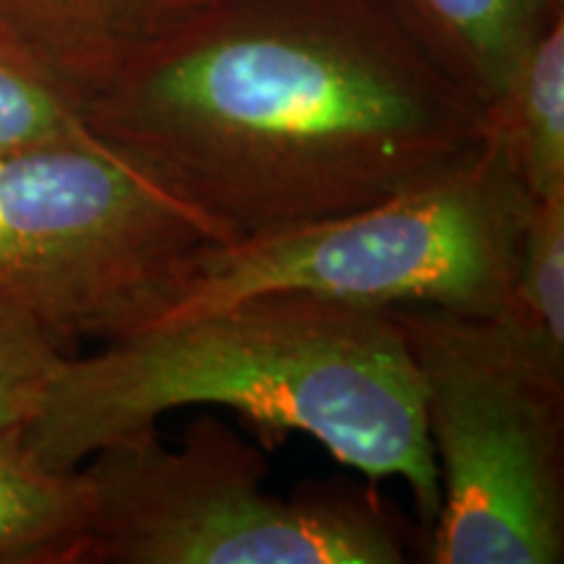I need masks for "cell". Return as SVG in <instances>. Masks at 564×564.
<instances>
[{
	"mask_svg": "<svg viewBox=\"0 0 564 564\" xmlns=\"http://www.w3.org/2000/svg\"><path fill=\"white\" fill-rule=\"evenodd\" d=\"M215 225L100 139L0 158V295L70 345L150 322Z\"/></svg>",
	"mask_w": 564,
	"mask_h": 564,
	"instance_id": "cell-6",
	"label": "cell"
},
{
	"mask_svg": "<svg viewBox=\"0 0 564 564\" xmlns=\"http://www.w3.org/2000/svg\"><path fill=\"white\" fill-rule=\"evenodd\" d=\"M89 139L79 110L0 32V158Z\"/></svg>",
	"mask_w": 564,
	"mask_h": 564,
	"instance_id": "cell-12",
	"label": "cell"
},
{
	"mask_svg": "<svg viewBox=\"0 0 564 564\" xmlns=\"http://www.w3.org/2000/svg\"><path fill=\"white\" fill-rule=\"evenodd\" d=\"M79 116L225 243L384 202L484 141L392 0H186Z\"/></svg>",
	"mask_w": 564,
	"mask_h": 564,
	"instance_id": "cell-1",
	"label": "cell"
},
{
	"mask_svg": "<svg viewBox=\"0 0 564 564\" xmlns=\"http://www.w3.org/2000/svg\"><path fill=\"white\" fill-rule=\"evenodd\" d=\"M429 55L484 108L528 47L564 17V0H392Z\"/></svg>",
	"mask_w": 564,
	"mask_h": 564,
	"instance_id": "cell-8",
	"label": "cell"
},
{
	"mask_svg": "<svg viewBox=\"0 0 564 564\" xmlns=\"http://www.w3.org/2000/svg\"><path fill=\"white\" fill-rule=\"evenodd\" d=\"M481 118L484 139L531 199L564 194V17L528 47Z\"/></svg>",
	"mask_w": 564,
	"mask_h": 564,
	"instance_id": "cell-10",
	"label": "cell"
},
{
	"mask_svg": "<svg viewBox=\"0 0 564 564\" xmlns=\"http://www.w3.org/2000/svg\"><path fill=\"white\" fill-rule=\"evenodd\" d=\"M207 405L314 436L371 478H400L432 528L440 476L390 308L262 293L137 329L68 356L24 436L45 465L76 470L112 442L154 432L162 415Z\"/></svg>",
	"mask_w": 564,
	"mask_h": 564,
	"instance_id": "cell-2",
	"label": "cell"
},
{
	"mask_svg": "<svg viewBox=\"0 0 564 564\" xmlns=\"http://www.w3.org/2000/svg\"><path fill=\"white\" fill-rule=\"evenodd\" d=\"M186 0H0V32L82 110Z\"/></svg>",
	"mask_w": 564,
	"mask_h": 564,
	"instance_id": "cell-7",
	"label": "cell"
},
{
	"mask_svg": "<svg viewBox=\"0 0 564 564\" xmlns=\"http://www.w3.org/2000/svg\"><path fill=\"white\" fill-rule=\"evenodd\" d=\"M91 489L84 564H398L405 533L379 502L343 494L282 499L267 460L212 415L178 447L158 429L82 465Z\"/></svg>",
	"mask_w": 564,
	"mask_h": 564,
	"instance_id": "cell-5",
	"label": "cell"
},
{
	"mask_svg": "<svg viewBox=\"0 0 564 564\" xmlns=\"http://www.w3.org/2000/svg\"><path fill=\"white\" fill-rule=\"evenodd\" d=\"M494 322L520 350L564 373V194L531 199L512 285Z\"/></svg>",
	"mask_w": 564,
	"mask_h": 564,
	"instance_id": "cell-11",
	"label": "cell"
},
{
	"mask_svg": "<svg viewBox=\"0 0 564 564\" xmlns=\"http://www.w3.org/2000/svg\"><path fill=\"white\" fill-rule=\"evenodd\" d=\"M91 489L82 468L55 470L26 444L24 426L0 432V564H84Z\"/></svg>",
	"mask_w": 564,
	"mask_h": 564,
	"instance_id": "cell-9",
	"label": "cell"
},
{
	"mask_svg": "<svg viewBox=\"0 0 564 564\" xmlns=\"http://www.w3.org/2000/svg\"><path fill=\"white\" fill-rule=\"evenodd\" d=\"M66 358V343L0 295V432L32 421Z\"/></svg>",
	"mask_w": 564,
	"mask_h": 564,
	"instance_id": "cell-13",
	"label": "cell"
},
{
	"mask_svg": "<svg viewBox=\"0 0 564 564\" xmlns=\"http://www.w3.org/2000/svg\"><path fill=\"white\" fill-rule=\"evenodd\" d=\"M528 207L531 196L484 139L449 171L384 202L204 246L144 327L262 293L494 316L512 285Z\"/></svg>",
	"mask_w": 564,
	"mask_h": 564,
	"instance_id": "cell-3",
	"label": "cell"
},
{
	"mask_svg": "<svg viewBox=\"0 0 564 564\" xmlns=\"http://www.w3.org/2000/svg\"><path fill=\"white\" fill-rule=\"evenodd\" d=\"M440 476L434 564L564 560V373L494 316L392 306Z\"/></svg>",
	"mask_w": 564,
	"mask_h": 564,
	"instance_id": "cell-4",
	"label": "cell"
}]
</instances>
